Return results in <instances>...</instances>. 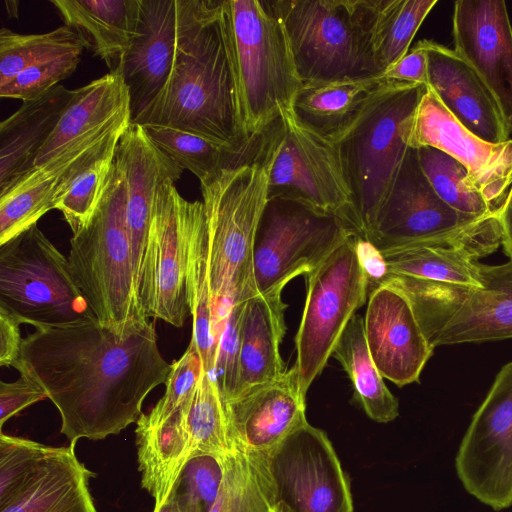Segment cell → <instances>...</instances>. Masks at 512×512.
<instances>
[{
	"label": "cell",
	"mask_w": 512,
	"mask_h": 512,
	"mask_svg": "<svg viewBox=\"0 0 512 512\" xmlns=\"http://www.w3.org/2000/svg\"><path fill=\"white\" fill-rule=\"evenodd\" d=\"M45 391L71 445L120 433L142 414L148 394L165 383L171 364L160 353L155 325L121 335L90 317L35 327L13 364Z\"/></svg>",
	"instance_id": "obj_1"
},
{
	"label": "cell",
	"mask_w": 512,
	"mask_h": 512,
	"mask_svg": "<svg viewBox=\"0 0 512 512\" xmlns=\"http://www.w3.org/2000/svg\"><path fill=\"white\" fill-rule=\"evenodd\" d=\"M221 1L176 0L172 71L158 96L131 123L179 129L237 147L259 136L248 138L243 131Z\"/></svg>",
	"instance_id": "obj_2"
},
{
	"label": "cell",
	"mask_w": 512,
	"mask_h": 512,
	"mask_svg": "<svg viewBox=\"0 0 512 512\" xmlns=\"http://www.w3.org/2000/svg\"><path fill=\"white\" fill-rule=\"evenodd\" d=\"M276 123L266 149L258 158L200 182L208 231L209 280L219 337L230 306L256 295L254 245L269 198Z\"/></svg>",
	"instance_id": "obj_3"
},
{
	"label": "cell",
	"mask_w": 512,
	"mask_h": 512,
	"mask_svg": "<svg viewBox=\"0 0 512 512\" xmlns=\"http://www.w3.org/2000/svg\"><path fill=\"white\" fill-rule=\"evenodd\" d=\"M221 17L246 137L293 110L302 86L283 23L270 1L222 0Z\"/></svg>",
	"instance_id": "obj_4"
},
{
	"label": "cell",
	"mask_w": 512,
	"mask_h": 512,
	"mask_svg": "<svg viewBox=\"0 0 512 512\" xmlns=\"http://www.w3.org/2000/svg\"><path fill=\"white\" fill-rule=\"evenodd\" d=\"M68 261L77 286L103 326L127 335L150 321L137 291L125 178L115 159L94 214L70 239Z\"/></svg>",
	"instance_id": "obj_5"
},
{
	"label": "cell",
	"mask_w": 512,
	"mask_h": 512,
	"mask_svg": "<svg viewBox=\"0 0 512 512\" xmlns=\"http://www.w3.org/2000/svg\"><path fill=\"white\" fill-rule=\"evenodd\" d=\"M425 91V85L387 80L354 121L330 139L351 191L360 236L366 240L409 149L405 121Z\"/></svg>",
	"instance_id": "obj_6"
},
{
	"label": "cell",
	"mask_w": 512,
	"mask_h": 512,
	"mask_svg": "<svg viewBox=\"0 0 512 512\" xmlns=\"http://www.w3.org/2000/svg\"><path fill=\"white\" fill-rule=\"evenodd\" d=\"M478 282L468 286L386 275L377 286H390L406 297L433 349L511 339L512 259L499 265L479 262Z\"/></svg>",
	"instance_id": "obj_7"
},
{
	"label": "cell",
	"mask_w": 512,
	"mask_h": 512,
	"mask_svg": "<svg viewBox=\"0 0 512 512\" xmlns=\"http://www.w3.org/2000/svg\"><path fill=\"white\" fill-rule=\"evenodd\" d=\"M302 83L382 76L371 28L374 0H273Z\"/></svg>",
	"instance_id": "obj_8"
},
{
	"label": "cell",
	"mask_w": 512,
	"mask_h": 512,
	"mask_svg": "<svg viewBox=\"0 0 512 512\" xmlns=\"http://www.w3.org/2000/svg\"><path fill=\"white\" fill-rule=\"evenodd\" d=\"M0 308L20 324L62 326L95 317L66 258L37 224L0 245Z\"/></svg>",
	"instance_id": "obj_9"
},
{
	"label": "cell",
	"mask_w": 512,
	"mask_h": 512,
	"mask_svg": "<svg viewBox=\"0 0 512 512\" xmlns=\"http://www.w3.org/2000/svg\"><path fill=\"white\" fill-rule=\"evenodd\" d=\"M358 233L345 221L291 199L268 198L254 245L257 294L308 275Z\"/></svg>",
	"instance_id": "obj_10"
},
{
	"label": "cell",
	"mask_w": 512,
	"mask_h": 512,
	"mask_svg": "<svg viewBox=\"0 0 512 512\" xmlns=\"http://www.w3.org/2000/svg\"><path fill=\"white\" fill-rule=\"evenodd\" d=\"M352 236L306 275L307 293L295 336L296 370L301 393L322 372L356 311L366 302L369 281Z\"/></svg>",
	"instance_id": "obj_11"
},
{
	"label": "cell",
	"mask_w": 512,
	"mask_h": 512,
	"mask_svg": "<svg viewBox=\"0 0 512 512\" xmlns=\"http://www.w3.org/2000/svg\"><path fill=\"white\" fill-rule=\"evenodd\" d=\"M273 197L299 201L339 217L360 236L336 146L301 123L293 112L276 123L269 174V198Z\"/></svg>",
	"instance_id": "obj_12"
},
{
	"label": "cell",
	"mask_w": 512,
	"mask_h": 512,
	"mask_svg": "<svg viewBox=\"0 0 512 512\" xmlns=\"http://www.w3.org/2000/svg\"><path fill=\"white\" fill-rule=\"evenodd\" d=\"M464 489L495 511L512 505V361L474 413L455 456Z\"/></svg>",
	"instance_id": "obj_13"
},
{
	"label": "cell",
	"mask_w": 512,
	"mask_h": 512,
	"mask_svg": "<svg viewBox=\"0 0 512 512\" xmlns=\"http://www.w3.org/2000/svg\"><path fill=\"white\" fill-rule=\"evenodd\" d=\"M284 512H353L350 480L327 434L308 422L269 452Z\"/></svg>",
	"instance_id": "obj_14"
},
{
	"label": "cell",
	"mask_w": 512,
	"mask_h": 512,
	"mask_svg": "<svg viewBox=\"0 0 512 512\" xmlns=\"http://www.w3.org/2000/svg\"><path fill=\"white\" fill-rule=\"evenodd\" d=\"M164 181L156 191L140 286L148 318L182 327L190 315L187 285V215L189 201Z\"/></svg>",
	"instance_id": "obj_15"
},
{
	"label": "cell",
	"mask_w": 512,
	"mask_h": 512,
	"mask_svg": "<svg viewBox=\"0 0 512 512\" xmlns=\"http://www.w3.org/2000/svg\"><path fill=\"white\" fill-rule=\"evenodd\" d=\"M404 139L410 148H437L459 161L470 184L497 211L512 184V139L486 142L462 124L426 87L415 112L405 121Z\"/></svg>",
	"instance_id": "obj_16"
},
{
	"label": "cell",
	"mask_w": 512,
	"mask_h": 512,
	"mask_svg": "<svg viewBox=\"0 0 512 512\" xmlns=\"http://www.w3.org/2000/svg\"><path fill=\"white\" fill-rule=\"evenodd\" d=\"M478 220L455 211L437 196L421 169L417 149L409 147L367 240L383 252L448 234Z\"/></svg>",
	"instance_id": "obj_17"
},
{
	"label": "cell",
	"mask_w": 512,
	"mask_h": 512,
	"mask_svg": "<svg viewBox=\"0 0 512 512\" xmlns=\"http://www.w3.org/2000/svg\"><path fill=\"white\" fill-rule=\"evenodd\" d=\"M454 51L492 94L512 135V26L502 0H459L453 9Z\"/></svg>",
	"instance_id": "obj_18"
},
{
	"label": "cell",
	"mask_w": 512,
	"mask_h": 512,
	"mask_svg": "<svg viewBox=\"0 0 512 512\" xmlns=\"http://www.w3.org/2000/svg\"><path fill=\"white\" fill-rule=\"evenodd\" d=\"M501 239L496 212L448 234L381 253L387 275L480 286L478 260L495 252Z\"/></svg>",
	"instance_id": "obj_19"
},
{
	"label": "cell",
	"mask_w": 512,
	"mask_h": 512,
	"mask_svg": "<svg viewBox=\"0 0 512 512\" xmlns=\"http://www.w3.org/2000/svg\"><path fill=\"white\" fill-rule=\"evenodd\" d=\"M364 329L371 357L383 378L399 387L418 382L434 349L403 294L387 285L373 288Z\"/></svg>",
	"instance_id": "obj_20"
},
{
	"label": "cell",
	"mask_w": 512,
	"mask_h": 512,
	"mask_svg": "<svg viewBox=\"0 0 512 512\" xmlns=\"http://www.w3.org/2000/svg\"><path fill=\"white\" fill-rule=\"evenodd\" d=\"M305 396L296 370L250 387L225 402L232 448L269 452L305 424Z\"/></svg>",
	"instance_id": "obj_21"
},
{
	"label": "cell",
	"mask_w": 512,
	"mask_h": 512,
	"mask_svg": "<svg viewBox=\"0 0 512 512\" xmlns=\"http://www.w3.org/2000/svg\"><path fill=\"white\" fill-rule=\"evenodd\" d=\"M126 186V221L129 231L138 295L152 217L154 198L166 180H178L183 172L148 137L143 127L131 123L123 132L115 153Z\"/></svg>",
	"instance_id": "obj_22"
},
{
	"label": "cell",
	"mask_w": 512,
	"mask_h": 512,
	"mask_svg": "<svg viewBox=\"0 0 512 512\" xmlns=\"http://www.w3.org/2000/svg\"><path fill=\"white\" fill-rule=\"evenodd\" d=\"M427 54L428 87L451 115L489 143L508 141L501 111L475 70L454 49L421 40Z\"/></svg>",
	"instance_id": "obj_23"
},
{
	"label": "cell",
	"mask_w": 512,
	"mask_h": 512,
	"mask_svg": "<svg viewBox=\"0 0 512 512\" xmlns=\"http://www.w3.org/2000/svg\"><path fill=\"white\" fill-rule=\"evenodd\" d=\"M176 41V0H140L137 31L120 69L129 91L131 121L164 88L172 71Z\"/></svg>",
	"instance_id": "obj_24"
},
{
	"label": "cell",
	"mask_w": 512,
	"mask_h": 512,
	"mask_svg": "<svg viewBox=\"0 0 512 512\" xmlns=\"http://www.w3.org/2000/svg\"><path fill=\"white\" fill-rule=\"evenodd\" d=\"M126 122H131L128 88L119 71L109 72L73 90L72 98L40 150L34 168L100 139Z\"/></svg>",
	"instance_id": "obj_25"
},
{
	"label": "cell",
	"mask_w": 512,
	"mask_h": 512,
	"mask_svg": "<svg viewBox=\"0 0 512 512\" xmlns=\"http://www.w3.org/2000/svg\"><path fill=\"white\" fill-rule=\"evenodd\" d=\"M284 288L257 294L244 303L238 383L232 399L250 387L273 381L286 372L279 350L286 332Z\"/></svg>",
	"instance_id": "obj_26"
},
{
	"label": "cell",
	"mask_w": 512,
	"mask_h": 512,
	"mask_svg": "<svg viewBox=\"0 0 512 512\" xmlns=\"http://www.w3.org/2000/svg\"><path fill=\"white\" fill-rule=\"evenodd\" d=\"M73 95L57 85L42 96L23 101L0 124V193L30 172Z\"/></svg>",
	"instance_id": "obj_27"
},
{
	"label": "cell",
	"mask_w": 512,
	"mask_h": 512,
	"mask_svg": "<svg viewBox=\"0 0 512 512\" xmlns=\"http://www.w3.org/2000/svg\"><path fill=\"white\" fill-rule=\"evenodd\" d=\"M84 48L119 71L135 37L140 0H50Z\"/></svg>",
	"instance_id": "obj_28"
},
{
	"label": "cell",
	"mask_w": 512,
	"mask_h": 512,
	"mask_svg": "<svg viewBox=\"0 0 512 512\" xmlns=\"http://www.w3.org/2000/svg\"><path fill=\"white\" fill-rule=\"evenodd\" d=\"M74 447H52L36 475L0 512H97L89 489L94 473Z\"/></svg>",
	"instance_id": "obj_29"
},
{
	"label": "cell",
	"mask_w": 512,
	"mask_h": 512,
	"mask_svg": "<svg viewBox=\"0 0 512 512\" xmlns=\"http://www.w3.org/2000/svg\"><path fill=\"white\" fill-rule=\"evenodd\" d=\"M187 297L193 318L191 341L203 363L213 374L216 367L220 337L209 280L208 231L204 204L189 201L187 215Z\"/></svg>",
	"instance_id": "obj_30"
},
{
	"label": "cell",
	"mask_w": 512,
	"mask_h": 512,
	"mask_svg": "<svg viewBox=\"0 0 512 512\" xmlns=\"http://www.w3.org/2000/svg\"><path fill=\"white\" fill-rule=\"evenodd\" d=\"M386 82L375 76L303 83L292 112L305 126L331 139L354 121Z\"/></svg>",
	"instance_id": "obj_31"
},
{
	"label": "cell",
	"mask_w": 512,
	"mask_h": 512,
	"mask_svg": "<svg viewBox=\"0 0 512 512\" xmlns=\"http://www.w3.org/2000/svg\"><path fill=\"white\" fill-rule=\"evenodd\" d=\"M131 122L123 123L73 161L61 176L56 206L75 234L94 214L107 186L118 142Z\"/></svg>",
	"instance_id": "obj_32"
},
{
	"label": "cell",
	"mask_w": 512,
	"mask_h": 512,
	"mask_svg": "<svg viewBox=\"0 0 512 512\" xmlns=\"http://www.w3.org/2000/svg\"><path fill=\"white\" fill-rule=\"evenodd\" d=\"M99 140L33 168L0 193V245L28 230L45 213L55 209L62 174Z\"/></svg>",
	"instance_id": "obj_33"
},
{
	"label": "cell",
	"mask_w": 512,
	"mask_h": 512,
	"mask_svg": "<svg viewBox=\"0 0 512 512\" xmlns=\"http://www.w3.org/2000/svg\"><path fill=\"white\" fill-rule=\"evenodd\" d=\"M155 145L200 182L223 170L258 158L266 149L272 126L244 146L216 142L193 133L159 125H141Z\"/></svg>",
	"instance_id": "obj_34"
},
{
	"label": "cell",
	"mask_w": 512,
	"mask_h": 512,
	"mask_svg": "<svg viewBox=\"0 0 512 512\" xmlns=\"http://www.w3.org/2000/svg\"><path fill=\"white\" fill-rule=\"evenodd\" d=\"M350 378L355 397L367 416L388 423L399 415V403L384 383L366 340L364 318L356 314L348 323L332 354Z\"/></svg>",
	"instance_id": "obj_35"
},
{
	"label": "cell",
	"mask_w": 512,
	"mask_h": 512,
	"mask_svg": "<svg viewBox=\"0 0 512 512\" xmlns=\"http://www.w3.org/2000/svg\"><path fill=\"white\" fill-rule=\"evenodd\" d=\"M269 452L232 448L224 458L222 482L210 512H273L276 495Z\"/></svg>",
	"instance_id": "obj_36"
},
{
	"label": "cell",
	"mask_w": 512,
	"mask_h": 512,
	"mask_svg": "<svg viewBox=\"0 0 512 512\" xmlns=\"http://www.w3.org/2000/svg\"><path fill=\"white\" fill-rule=\"evenodd\" d=\"M437 0H374L371 41L381 75L405 56Z\"/></svg>",
	"instance_id": "obj_37"
},
{
	"label": "cell",
	"mask_w": 512,
	"mask_h": 512,
	"mask_svg": "<svg viewBox=\"0 0 512 512\" xmlns=\"http://www.w3.org/2000/svg\"><path fill=\"white\" fill-rule=\"evenodd\" d=\"M190 457L224 459L232 450L225 401L213 374L203 370L197 389L186 406Z\"/></svg>",
	"instance_id": "obj_38"
},
{
	"label": "cell",
	"mask_w": 512,
	"mask_h": 512,
	"mask_svg": "<svg viewBox=\"0 0 512 512\" xmlns=\"http://www.w3.org/2000/svg\"><path fill=\"white\" fill-rule=\"evenodd\" d=\"M421 169L437 196L455 211L476 219L497 211L474 188L466 168L456 159L434 147L417 149Z\"/></svg>",
	"instance_id": "obj_39"
},
{
	"label": "cell",
	"mask_w": 512,
	"mask_h": 512,
	"mask_svg": "<svg viewBox=\"0 0 512 512\" xmlns=\"http://www.w3.org/2000/svg\"><path fill=\"white\" fill-rule=\"evenodd\" d=\"M84 47L76 33L65 24L43 34H19L7 28L0 30V87L34 64L70 53H81Z\"/></svg>",
	"instance_id": "obj_40"
},
{
	"label": "cell",
	"mask_w": 512,
	"mask_h": 512,
	"mask_svg": "<svg viewBox=\"0 0 512 512\" xmlns=\"http://www.w3.org/2000/svg\"><path fill=\"white\" fill-rule=\"evenodd\" d=\"M52 446L0 434V507L15 498L40 469Z\"/></svg>",
	"instance_id": "obj_41"
},
{
	"label": "cell",
	"mask_w": 512,
	"mask_h": 512,
	"mask_svg": "<svg viewBox=\"0 0 512 512\" xmlns=\"http://www.w3.org/2000/svg\"><path fill=\"white\" fill-rule=\"evenodd\" d=\"M223 461L207 455L187 463L173 487L179 512H210L222 482Z\"/></svg>",
	"instance_id": "obj_42"
},
{
	"label": "cell",
	"mask_w": 512,
	"mask_h": 512,
	"mask_svg": "<svg viewBox=\"0 0 512 512\" xmlns=\"http://www.w3.org/2000/svg\"><path fill=\"white\" fill-rule=\"evenodd\" d=\"M204 370L201 357L190 342L183 355L171 364L163 397L147 414L148 422H161L182 409L194 395Z\"/></svg>",
	"instance_id": "obj_43"
},
{
	"label": "cell",
	"mask_w": 512,
	"mask_h": 512,
	"mask_svg": "<svg viewBox=\"0 0 512 512\" xmlns=\"http://www.w3.org/2000/svg\"><path fill=\"white\" fill-rule=\"evenodd\" d=\"M80 56L70 53L25 68L0 87V97L28 101L42 96L75 71Z\"/></svg>",
	"instance_id": "obj_44"
},
{
	"label": "cell",
	"mask_w": 512,
	"mask_h": 512,
	"mask_svg": "<svg viewBox=\"0 0 512 512\" xmlns=\"http://www.w3.org/2000/svg\"><path fill=\"white\" fill-rule=\"evenodd\" d=\"M245 301L230 306L218 347L214 377L225 402L234 397L238 383L240 329Z\"/></svg>",
	"instance_id": "obj_45"
},
{
	"label": "cell",
	"mask_w": 512,
	"mask_h": 512,
	"mask_svg": "<svg viewBox=\"0 0 512 512\" xmlns=\"http://www.w3.org/2000/svg\"><path fill=\"white\" fill-rule=\"evenodd\" d=\"M47 398L43 388L31 378L20 375L14 382H0V427L23 409Z\"/></svg>",
	"instance_id": "obj_46"
},
{
	"label": "cell",
	"mask_w": 512,
	"mask_h": 512,
	"mask_svg": "<svg viewBox=\"0 0 512 512\" xmlns=\"http://www.w3.org/2000/svg\"><path fill=\"white\" fill-rule=\"evenodd\" d=\"M427 73V54L421 41H419L411 51H408L405 56L390 66L382 76L388 81L421 84L426 86L428 77Z\"/></svg>",
	"instance_id": "obj_47"
},
{
	"label": "cell",
	"mask_w": 512,
	"mask_h": 512,
	"mask_svg": "<svg viewBox=\"0 0 512 512\" xmlns=\"http://www.w3.org/2000/svg\"><path fill=\"white\" fill-rule=\"evenodd\" d=\"M20 323L5 309L0 308V365L10 367L19 357L23 338Z\"/></svg>",
	"instance_id": "obj_48"
},
{
	"label": "cell",
	"mask_w": 512,
	"mask_h": 512,
	"mask_svg": "<svg viewBox=\"0 0 512 512\" xmlns=\"http://www.w3.org/2000/svg\"><path fill=\"white\" fill-rule=\"evenodd\" d=\"M355 248L359 263L369 281V288L371 285L374 288L388 273L384 256L374 244L362 237L355 238Z\"/></svg>",
	"instance_id": "obj_49"
},
{
	"label": "cell",
	"mask_w": 512,
	"mask_h": 512,
	"mask_svg": "<svg viewBox=\"0 0 512 512\" xmlns=\"http://www.w3.org/2000/svg\"><path fill=\"white\" fill-rule=\"evenodd\" d=\"M497 216L501 227V245L504 253L512 259V184L503 203L497 210Z\"/></svg>",
	"instance_id": "obj_50"
},
{
	"label": "cell",
	"mask_w": 512,
	"mask_h": 512,
	"mask_svg": "<svg viewBox=\"0 0 512 512\" xmlns=\"http://www.w3.org/2000/svg\"><path fill=\"white\" fill-rule=\"evenodd\" d=\"M153 512H179L174 489H172L166 501L158 509H154Z\"/></svg>",
	"instance_id": "obj_51"
},
{
	"label": "cell",
	"mask_w": 512,
	"mask_h": 512,
	"mask_svg": "<svg viewBox=\"0 0 512 512\" xmlns=\"http://www.w3.org/2000/svg\"><path fill=\"white\" fill-rule=\"evenodd\" d=\"M273 512H284V511L282 510V508L280 506L276 505Z\"/></svg>",
	"instance_id": "obj_52"
},
{
	"label": "cell",
	"mask_w": 512,
	"mask_h": 512,
	"mask_svg": "<svg viewBox=\"0 0 512 512\" xmlns=\"http://www.w3.org/2000/svg\"><path fill=\"white\" fill-rule=\"evenodd\" d=\"M274 511V510H273Z\"/></svg>",
	"instance_id": "obj_53"
}]
</instances>
